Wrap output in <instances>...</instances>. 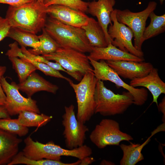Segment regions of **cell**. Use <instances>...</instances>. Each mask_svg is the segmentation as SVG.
I'll list each match as a JSON object with an SVG mask.
<instances>
[{"label":"cell","instance_id":"6da1fadb","mask_svg":"<svg viewBox=\"0 0 165 165\" xmlns=\"http://www.w3.org/2000/svg\"><path fill=\"white\" fill-rule=\"evenodd\" d=\"M47 14L44 4L33 1L18 6H9L6 18L11 27L36 34L44 27Z\"/></svg>","mask_w":165,"mask_h":165},{"label":"cell","instance_id":"7a4b0ae2","mask_svg":"<svg viewBox=\"0 0 165 165\" xmlns=\"http://www.w3.org/2000/svg\"><path fill=\"white\" fill-rule=\"evenodd\" d=\"M24 141L25 146L22 151L23 154L27 157L35 160H60L61 156H66L82 160L92 153L91 148L85 145L72 149H65L52 141L45 144L35 141L30 136L26 138Z\"/></svg>","mask_w":165,"mask_h":165},{"label":"cell","instance_id":"3957f363","mask_svg":"<svg viewBox=\"0 0 165 165\" xmlns=\"http://www.w3.org/2000/svg\"><path fill=\"white\" fill-rule=\"evenodd\" d=\"M44 28L61 48L84 53L92 51V47L82 28L64 24L51 16L46 19Z\"/></svg>","mask_w":165,"mask_h":165},{"label":"cell","instance_id":"277c9868","mask_svg":"<svg viewBox=\"0 0 165 165\" xmlns=\"http://www.w3.org/2000/svg\"><path fill=\"white\" fill-rule=\"evenodd\" d=\"M94 114L110 116L124 113L134 104V98L128 91L115 94L105 86L103 81L98 80L94 94Z\"/></svg>","mask_w":165,"mask_h":165},{"label":"cell","instance_id":"5b68a950","mask_svg":"<svg viewBox=\"0 0 165 165\" xmlns=\"http://www.w3.org/2000/svg\"><path fill=\"white\" fill-rule=\"evenodd\" d=\"M98 80L92 71L87 72L80 82H69L75 94L77 104V119L85 124L94 114V94Z\"/></svg>","mask_w":165,"mask_h":165},{"label":"cell","instance_id":"8992f818","mask_svg":"<svg viewBox=\"0 0 165 165\" xmlns=\"http://www.w3.org/2000/svg\"><path fill=\"white\" fill-rule=\"evenodd\" d=\"M42 56L59 63L68 75L79 82L87 72H93L88 56L73 49L60 47L54 53Z\"/></svg>","mask_w":165,"mask_h":165},{"label":"cell","instance_id":"52a82bcc","mask_svg":"<svg viewBox=\"0 0 165 165\" xmlns=\"http://www.w3.org/2000/svg\"><path fill=\"white\" fill-rule=\"evenodd\" d=\"M89 138L92 143L100 149L108 145H119L122 141L130 142L133 140L130 134L121 130L117 122L108 119H102L95 126Z\"/></svg>","mask_w":165,"mask_h":165},{"label":"cell","instance_id":"ba28073f","mask_svg":"<svg viewBox=\"0 0 165 165\" xmlns=\"http://www.w3.org/2000/svg\"><path fill=\"white\" fill-rule=\"evenodd\" d=\"M157 3L150 1L146 8L138 12H133L128 9L123 10L116 9V16L119 23L127 25L134 33V46L138 50L142 51V46L144 42L143 38L146 23L150 13L156 9Z\"/></svg>","mask_w":165,"mask_h":165},{"label":"cell","instance_id":"9c48e42d","mask_svg":"<svg viewBox=\"0 0 165 165\" xmlns=\"http://www.w3.org/2000/svg\"><path fill=\"white\" fill-rule=\"evenodd\" d=\"M88 58L93 67V72L98 80L109 81L118 87L125 89L132 95L134 104L136 105L142 106L147 101L148 94L145 88L134 87L124 82L105 61L101 60L98 61Z\"/></svg>","mask_w":165,"mask_h":165},{"label":"cell","instance_id":"30bf717a","mask_svg":"<svg viewBox=\"0 0 165 165\" xmlns=\"http://www.w3.org/2000/svg\"><path fill=\"white\" fill-rule=\"evenodd\" d=\"M65 113L62 116V124L64 128L63 135L66 147L72 149L83 145L86 139L88 127L77 119L74 106L71 105L64 107Z\"/></svg>","mask_w":165,"mask_h":165},{"label":"cell","instance_id":"8fae6325","mask_svg":"<svg viewBox=\"0 0 165 165\" xmlns=\"http://www.w3.org/2000/svg\"><path fill=\"white\" fill-rule=\"evenodd\" d=\"M1 82L6 97L5 106L10 116L19 114L24 111L40 113L36 101L31 97L26 98L23 96L15 82L9 83L3 76L1 78Z\"/></svg>","mask_w":165,"mask_h":165},{"label":"cell","instance_id":"7c38bea8","mask_svg":"<svg viewBox=\"0 0 165 165\" xmlns=\"http://www.w3.org/2000/svg\"><path fill=\"white\" fill-rule=\"evenodd\" d=\"M116 9L111 13V19L113 23L108 29V35L112 40L111 43L120 50L127 52L136 56L143 57L142 51L137 50L132 43L134 33L128 27L119 22L116 19Z\"/></svg>","mask_w":165,"mask_h":165},{"label":"cell","instance_id":"4fadbf2b","mask_svg":"<svg viewBox=\"0 0 165 165\" xmlns=\"http://www.w3.org/2000/svg\"><path fill=\"white\" fill-rule=\"evenodd\" d=\"M47 14L61 22L72 26L82 28L86 25L89 18L85 13L58 5L46 7Z\"/></svg>","mask_w":165,"mask_h":165},{"label":"cell","instance_id":"5bb4252c","mask_svg":"<svg viewBox=\"0 0 165 165\" xmlns=\"http://www.w3.org/2000/svg\"><path fill=\"white\" fill-rule=\"evenodd\" d=\"M108 65L123 78L131 80L147 75L153 68L151 63L144 61H107Z\"/></svg>","mask_w":165,"mask_h":165},{"label":"cell","instance_id":"9a60e30c","mask_svg":"<svg viewBox=\"0 0 165 165\" xmlns=\"http://www.w3.org/2000/svg\"><path fill=\"white\" fill-rule=\"evenodd\" d=\"M116 3V0H94L88 2L87 12L97 17L104 31L108 45L112 42L108 34V26L112 24L110 15Z\"/></svg>","mask_w":165,"mask_h":165},{"label":"cell","instance_id":"2e32d148","mask_svg":"<svg viewBox=\"0 0 165 165\" xmlns=\"http://www.w3.org/2000/svg\"><path fill=\"white\" fill-rule=\"evenodd\" d=\"M88 58L97 61L101 60L116 61H131L138 62L144 61V57L136 56L127 52L122 51L112 44H109L106 47H92V51Z\"/></svg>","mask_w":165,"mask_h":165},{"label":"cell","instance_id":"e0dca14e","mask_svg":"<svg viewBox=\"0 0 165 165\" xmlns=\"http://www.w3.org/2000/svg\"><path fill=\"white\" fill-rule=\"evenodd\" d=\"M158 69L153 68L146 75L131 80L130 85L136 88L141 86L147 88L153 97L152 103H155L158 106L157 99L161 94H165V83L159 76Z\"/></svg>","mask_w":165,"mask_h":165},{"label":"cell","instance_id":"ac0fdd59","mask_svg":"<svg viewBox=\"0 0 165 165\" xmlns=\"http://www.w3.org/2000/svg\"><path fill=\"white\" fill-rule=\"evenodd\" d=\"M17 85L19 90L26 93L28 97H31L35 93L41 91L55 94L59 89L57 85L46 80L35 71L24 81Z\"/></svg>","mask_w":165,"mask_h":165},{"label":"cell","instance_id":"d6986e66","mask_svg":"<svg viewBox=\"0 0 165 165\" xmlns=\"http://www.w3.org/2000/svg\"><path fill=\"white\" fill-rule=\"evenodd\" d=\"M22 141L17 135L0 129V165H8L18 152Z\"/></svg>","mask_w":165,"mask_h":165},{"label":"cell","instance_id":"ffe728a7","mask_svg":"<svg viewBox=\"0 0 165 165\" xmlns=\"http://www.w3.org/2000/svg\"><path fill=\"white\" fill-rule=\"evenodd\" d=\"M10 47L6 52V55L8 57H17L26 61L31 63L37 69L46 75L53 76L57 78L64 79L69 82L71 80L64 76L59 71L55 70L48 65L38 61L31 57L26 56L22 52L20 48H19L16 42L9 45Z\"/></svg>","mask_w":165,"mask_h":165},{"label":"cell","instance_id":"44dd1931","mask_svg":"<svg viewBox=\"0 0 165 165\" xmlns=\"http://www.w3.org/2000/svg\"><path fill=\"white\" fill-rule=\"evenodd\" d=\"M153 136L151 134L142 144L133 143L127 145L123 144L119 146L123 151V156L120 160V165H135L138 162L143 160L144 157L141 153L143 148L151 141Z\"/></svg>","mask_w":165,"mask_h":165},{"label":"cell","instance_id":"7402d4cb","mask_svg":"<svg viewBox=\"0 0 165 165\" xmlns=\"http://www.w3.org/2000/svg\"><path fill=\"white\" fill-rule=\"evenodd\" d=\"M82 28L91 47H104L108 44L104 31L97 21L92 17H89L86 25Z\"/></svg>","mask_w":165,"mask_h":165},{"label":"cell","instance_id":"603a6c76","mask_svg":"<svg viewBox=\"0 0 165 165\" xmlns=\"http://www.w3.org/2000/svg\"><path fill=\"white\" fill-rule=\"evenodd\" d=\"M18 115L17 119L19 123L27 127H41L50 122L53 118L51 116L28 111H23Z\"/></svg>","mask_w":165,"mask_h":165},{"label":"cell","instance_id":"cb8c5ba5","mask_svg":"<svg viewBox=\"0 0 165 165\" xmlns=\"http://www.w3.org/2000/svg\"><path fill=\"white\" fill-rule=\"evenodd\" d=\"M7 37L18 42L21 46L36 48L40 45L38 36L20 29L11 27Z\"/></svg>","mask_w":165,"mask_h":165},{"label":"cell","instance_id":"d4e9b609","mask_svg":"<svg viewBox=\"0 0 165 165\" xmlns=\"http://www.w3.org/2000/svg\"><path fill=\"white\" fill-rule=\"evenodd\" d=\"M42 33L38 36L41 43L39 46L36 48L28 50L32 54L35 55L48 54L56 52L61 47L58 43L48 34L44 28Z\"/></svg>","mask_w":165,"mask_h":165},{"label":"cell","instance_id":"484cf974","mask_svg":"<svg viewBox=\"0 0 165 165\" xmlns=\"http://www.w3.org/2000/svg\"><path fill=\"white\" fill-rule=\"evenodd\" d=\"M148 17L150 22L148 26L145 28L143 34V39L145 40L157 36L165 31V14L161 16L156 15L152 11Z\"/></svg>","mask_w":165,"mask_h":165},{"label":"cell","instance_id":"4316f807","mask_svg":"<svg viewBox=\"0 0 165 165\" xmlns=\"http://www.w3.org/2000/svg\"><path fill=\"white\" fill-rule=\"evenodd\" d=\"M80 161L67 163L60 160L43 159L35 160L29 158L25 156L22 152H18L8 165L23 164L28 165H79Z\"/></svg>","mask_w":165,"mask_h":165},{"label":"cell","instance_id":"83f0119b","mask_svg":"<svg viewBox=\"0 0 165 165\" xmlns=\"http://www.w3.org/2000/svg\"><path fill=\"white\" fill-rule=\"evenodd\" d=\"M13 68L17 74L20 83L24 81L32 72L37 70L31 63L17 57H8Z\"/></svg>","mask_w":165,"mask_h":165},{"label":"cell","instance_id":"f1b7e54d","mask_svg":"<svg viewBox=\"0 0 165 165\" xmlns=\"http://www.w3.org/2000/svg\"><path fill=\"white\" fill-rule=\"evenodd\" d=\"M0 129L20 137L25 136L29 132L28 127L20 124L17 119L10 117L0 119Z\"/></svg>","mask_w":165,"mask_h":165},{"label":"cell","instance_id":"f546056e","mask_svg":"<svg viewBox=\"0 0 165 165\" xmlns=\"http://www.w3.org/2000/svg\"><path fill=\"white\" fill-rule=\"evenodd\" d=\"M43 4L46 7L53 5H61L85 13L87 12L88 2L82 0H44Z\"/></svg>","mask_w":165,"mask_h":165},{"label":"cell","instance_id":"4dcf8cb0","mask_svg":"<svg viewBox=\"0 0 165 165\" xmlns=\"http://www.w3.org/2000/svg\"><path fill=\"white\" fill-rule=\"evenodd\" d=\"M21 46V51L25 55L30 57L38 61L46 64L55 70L62 71L67 74V72L58 62H50L42 55L41 56L32 54L27 50L25 47L23 46Z\"/></svg>","mask_w":165,"mask_h":165},{"label":"cell","instance_id":"1f68e13d","mask_svg":"<svg viewBox=\"0 0 165 165\" xmlns=\"http://www.w3.org/2000/svg\"><path fill=\"white\" fill-rule=\"evenodd\" d=\"M11 27L6 18H3L0 21V42L7 37Z\"/></svg>","mask_w":165,"mask_h":165},{"label":"cell","instance_id":"d6a6232c","mask_svg":"<svg viewBox=\"0 0 165 165\" xmlns=\"http://www.w3.org/2000/svg\"><path fill=\"white\" fill-rule=\"evenodd\" d=\"M6 70L5 66L0 65V105H5L6 102V95L2 86L1 79Z\"/></svg>","mask_w":165,"mask_h":165},{"label":"cell","instance_id":"836d02e7","mask_svg":"<svg viewBox=\"0 0 165 165\" xmlns=\"http://www.w3.org/2000/svg\"><path fill=\"white\" fill-rule=\"evenodd\" d=\"M33 0H0V3L7 4L10 6L17 7L30 2Z\"/></svg>","mask_w":165,"mask_h":165},{"label":"cell","instance_id":"e575fe53","mask_svg":"<svg viewBox=\"0 0 165 165\" xmlns=\"http://www.w3.org/2000/svg\"><path fill=\"white\" fill-rule=\"evenodd\" d=\"M159 110L163 115L162 120L163 122L165 121V97H163L161 101L158 105L157 106Z\"/></svg>","mask_w":165,"mask_h":165},{"label":"cell","instance_id":"d590c367","mask_svg":"<svg viewBox=\"0 0 165 165\" xmlns=\"http://www.w3.org/2000/svg\"><path fill=\"white\" fill-rule=\"evenodd\" d=\"M10 117L5 105H0V119Z\"/></svg>","mask_w":165,"mask_h":165},{"label":"cell","instance_id":"8d00e7d4","mask_svg":"<svg viewBox=\"0 0 165 165\" xmlns=\"http://www.w3.org/2000/svg\"><path fill=\"white\" fill-rule=\"evenodd\" d=\"M90 156L87 157L81 160L80 165H88L91 163L95 161L93 158L90 157Z\"/></svg>","mask_w":165,"mask_h":165},{"label":"cell","instance_id":"74e56055","mask_svg":"<svg viewBox=\"0 0 165 165\" xmlns=\"http://www.w3.org/2000/svg\"><path fill=\"white\" fill-rule=\"evenodd\" d=\"M101 165H115V164L113 162L110 161H107L105 160H103L100 163Z\"/></svg>","mask_w":165,"mask_h":165},{"label":"cell","instance_id":"f35d334b","mask_svg":"<svg viewBox=\"0 0 165 165\" xmlns=\"http://www.w3.org/2000/svg\"><path fill=\"white\" fill-rule=\"evenodd\" d=\"M33 1H38L42 3L43 4L44 1V0H33Z\"/></svg>","mask_w":165,"mask_h":165},{"label":"cell","instance_id":"ab89813d","mask_svg":"<svg viewBox=\"0 0 165 165\" xmlns=\"http://www.w3.org/2000/svg\"><path fill=\"white\" fill-rule=\"evenodd\" d=\"M159 1L160 2V4L161 5L163 4V2L164 1H165V0H159Z\"/></svg>","mask_w":165,"mask_h":165},{"label":"cell","instance_id":"60d3db41","mask_svg":"<svg viewBox=\"0 0 165 165\" xmlns=\"http://www.w3.org/2000/svg\"><path fill=\"white\" fill-rule=\"evenodd\" d=\"M3 18H2L0 16V21L2 20Z\"/></svg>","mask_w":165,"mask_h":165}]
</instances>
